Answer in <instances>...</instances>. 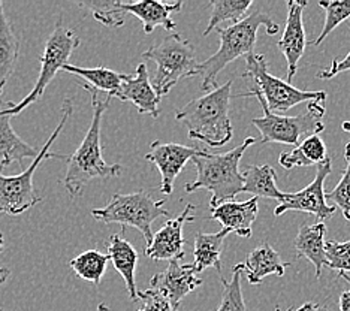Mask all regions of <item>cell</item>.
Wrapping results in <instances>:
<instances>
[{
    "label": "cell",
    "instance_id": "24",
    "mask_svg": "<svg viewBox=\"0 0 350 311\" xmlns=\"http://www.w3.org/2000/svg\"><path fill=\"white\" fill-rule=\"evenodd\" d=\"M20 57V38L15 35L12 24L8 21L3 3L0 2V94L11 78Z\"/></svg>",
    "mask_w": 350,
    "mask_h": 311
},
{
    "label": "cell",
    "instance_id": "43",
    "mask_svg": "<svg viewBox=\"0 0 350 311\" xmlns=\"http://www.w3.org/2000/svg\"><path fill=\"white\" fill-rule=\"evenodd\" d=\"M275 311H282V310H280V308H275ZM289 311H291V310H289Z\"/></svg>",
    "mask_w": 350,
    "mask_h": 311
},
{
    "label": "cell",
    "instance_id": "14",
    "mask_svg": "<svg viewBox=\"0 0 350 311\" xmlns=\"http://www.w3.org/2000/svg\"><path fill=\"white\" fill-rule=\"evenodd\" d=\"M180 260L181 259L171 260L168 268L162 273H157L150 280L151 289L161 292L177 308H180L181 301L190 292L196 290L202 284V280L198 277L192 263L183 265Z\"/></svg>",
    "mask_w": 350,
    "mask_h": 311
},
{
    "label": "cell",
    "instance_id": "18",
    "mask_svg": "<svg viewBox=\"0 0 350 311\" xmlns=\"http://www.w3.org/2000/svg\"><path fill=\"white\" fill-rule=\"evenodd\" d=\"M238 265H240L243 274L247 277V282L253 286H258L268 275L283 277L289 263L283 262L280 254L268 243H262L249 253L247 259L243 263H238Z\"/></svg>",
    "mask_w": 350,
    "mask_h": 311
},
{
    "label": "cell",
    "instance_id": "41",
    "mask_svg": "<svg viewBox=\"0 0 350 311\" xmlns=\"http://www.w3.org/2000/svg\"><path fill=\"white\" fill-rule=\"evenodd\" d=\"M3 245H5V238H3V234L0 232V253L3 250Z\"/></svg>",
    "mask_w": 350,
    "mask_h": 311
},
{
    "label": "cell",
    "instance_id": "25",
    "mask_svg": "<svg viewBox=\"0 0 350 311\" xmlns=\"http://www.w3.org/2000/svg\"><path fill=\"white\" fill-rule=\"evenodd\" d=\"M328 159L326 146L319 135H312L302 139L298 147L292 151H284L278 157V163L284 170H293V167H307V166H319Z\"/></svg>",
    "mask_w": 350,
    "mask_h": 311
},
{
    "label": "cell",
    "instance_id": "15",
    "mask_svg": "<svg viewBox=\"0 0 350 311\" xmlns=\"http://www.w3.org/2000/svg\"><path fill=\"white\" fill-rule=\"evenodd\" d=\"M114 96L123 102H132L139 114H148L153 118L161 114L162 98L151 84L146 63H139L135 75L123 74V83Z\"/></svg>",
    "mask_w": 350,
    "mask_h": 311
},
{
    "label": "cell",
    "instance_id": "2",
    "mask_svg": "<svg viewBox=\"0 0 350 311\" xmlns=\"http://www.w3.org/2000/svg\"><path fill=\"white\" fill-rule=\"evenodd\" d=\"M256 142V138H245L240 146L226 151V153H206L201 150L192 162L196 166V180L186 185L187 193L196 190H208L211 193L210 208L220 204L234 201L238 193H243L244 174L240 171L243 154L250 146Z\"/></svg>",
    "mask_w": 350,
    "mask_h": 311
},
{
    "label": "cell",
    "instance_id": "5",
    "mask_svg": "<svg viewBox=\"0 0 350 311\" xmlns=\"http://www.w3.org/2000/svg\"><path fill=\"white\" fill-rule=\"evenodd\" d=\"M241 98H247V96H254L264 108V117L253 118L252 124L256 127L260 133V142H278L286 144V146H299L302 138H308L312 135H319L323 129L325 124L322 118L325 116V102L326 98L317 99L313 102H308L306 113L298 116H280L274 114L267 107L264 96L256 89L252 87L247 93L238 94Z\"/></svg>",
    "mask_w": 350,
    "mask_h": 311
},
{
    "label": "cell",
    "instance_id": "20",
    "mask_svg": "<svg viewBox=\"0 0 350 311\" xmlns=\"http://www.w3.org/2000/svg\"><path fill=\"white\" fill-rule=\"evenodd\" d=\"M122 6L127 14H132L135 17L139 18V21L142 23V29H144V33L150 35L153 33L156 27L174 30L175 23L171 18V15L181 11L183 2L168 5L163 2H157V0H141V2L133 3L123 2Z\"/></svg>",
    "mask_w": 350,
    "mask_h": 311
},
{
    "label": "cell",
    "instance_id": "17",
    "mask_svg": "<svg viewBox=\"0 0 350 311\" xmlns=\"http://www.w3.org/2000/svg\"><path fill=\"white\" fill-rule=\"evenodd\" d=\"M211 220L221 223L224 229L234 232L241 238L252 236V226L259 213V198H250L249 201H228L219 206L210 208Z\"/></svg>",
    "mask_w": 350,
    "mask_h": 311
},
{
    "label": "cell",
    "instance_id": "33",
    "mask_svg": "<svg viewBox=\"0 0 350 311\" xmlns=\"http://www.w3.org/2000/svg\"><path fill=\"white\" fill-rule=\"evenodd\" d=\"M326 259L328 268L338 271L341 277H346L350 273V241H326Z\"/></svg>",
    "mask_w": 350,
    "mask_h": 311
},
{
    "label": "cell",
    "instance_id": "9",
    "mask_svg": "<svg viewBox=\"0 0 350 311\" xmlns=\"http://www.w3.org/2000/svg\"><path fill=\"white\" fill-rule=\"evenodd\" d=\"M79 44H81V41L74 33V30L63 26V21L60 18L51 31V35L46 39L44 54L39 57V60H41V69H39V77L33 89L21 102L6 103L5 108L0 109V114L14 117L30 107L31 103L41 100L46 87L53 81V78L57 75V72L68 65L70 55L75 51V48L79 46Z\"/></svg>",
    "mask_w": 350,
    "mask_h": 311
},
{
    "label": "cell",
    "instance_id": "28",
    "mask_svg": "<svg viewBox=\"0 0 350 311\" xmlns=\"http://www.w3.org/2000/svg\"><path fill=\"white\" fill-rule=\"evenodd\" d=\"M109 260L111 259L108 256V253L103 254L98 250H87L83 252L81 254H78L77 258L70 259L69 265L79 278L90 282L94 286H99Z\"/></svg>",
    "mask_w": 350,
    "mask_h": 311
},
{
    "label": "cell",
    "instance_id": "42",
    "mask_svg": "<svg viewBox=\"0 0 350 311\" xmlns=\"http://www.w3.org/2000/svg\"><path fill=\"white\" fill-rule=\"evenodd\" d=\"M98 311H109V308H108L107 304H99L98 306Z\"/></svg>",
    "mask_w": 350,
    "mask_h": 311
},
{
    "label": "cell",
    "instance_id": "40",
    "mask_svg": "<svg viewBox=\"0 0 350 311\" xmlns=\"http://www.w3.org/2000/svg\"><path fill=\"white\" fill-rule=\"evenodd\" d=\"M11 275V271L8 269V268H0V284H3L6 280H8V277Z\"/></svg>",
    "mask_w": 350,
    "mask_h": 311
},
{
    "label": "cell",
    "instance_id": "37",
    "mask_svg": "<svg viewBox=\"0 0 350 311\" xmlns=\"http://www.w3.org/2000/svg\"><path fill=\"white\" fill-rule=\"evenodd\" d=\"M338 307L340 311H350V290L341 293V297L338 299Z\"/></svg>",
    "mask_w": 350,
    "mask_h": 311
},
{
    "label": "cell",
    "instance_id": "26",
    "mask_svg": "<svg viewBox=\"0 0 350 311\" xmlns=\"http://www.w3.org/2000/svg\"><path fill=\"white\" fill-rule=\"evenodd\" d=\"M277 174L269 165H250L244 172L243 193H252L254 198L275 199L280 202L284 198V191L275 185Z\"/></svg>",
    "mask_w": 350,
    "mask_h": 311
},
{
    "label": "cell",
    "instance_id": "23",
    "mask_svg": "<svg viewBox=\"0 0 350 311\" xmlns=\"http://www.w3.org/2000/svg\"><path fill=\"white\" fill-rule=\"evenodd\" d=\"M230 232L228 229H221L216 234H202L195 235L193 245V268L196 274L204 273L205 269L214 268L221 274V250H224L225 239Z\"/></svg>",
    "mask_w": 350,
    "mask_h": 311
},
{
    "label": "cell",
    "instance_id": "6",
    "mask_svg": "<svg viewBox=\"0 0 350 311\" xmlns=\"http://www.w3.org/2000/svg\"><path fill=\"white\" fill-rule=\"evenodd\" d=\"M72 100L65 99L62 103V120L59 126L55 127L51 137L46 139V142L39 150V154L35 159L31 165L27 167L26 171H23L18 175H11V177H6L0 171V213L10 214V215H20L23 213L29 211L31 206H35L39 201H41V196L38 195V191L33 187V175L38 170V166L42 163L45 159H62V161H68V156H57L55 153H51L50 148L57 139L60 132L65 127L68 118L72 116Z\"/></svg>",
    "mask_w": 350,
    "mask_h": 311
},
{
    "label": "cell",
    "instance_id": "34",
    "mask_svg": "<svg viewBox=\"0 0 350 311\" xmlns=\"http://www.w3.org/2000/svg\"><path fill=\"white\" fill-rule=\"evenodd\" d=\"M326 199L336 204L337 208L343 213L345 219L350 220V162H347L346 171L337 187L329 191V193H326Z\"/></svg>",
    "mask_w": 350,
    "mask_h": 311
},
{
    "label": "cell",
    "instance_id": "36",
    "mask_svg": "<svg viewBox=\"0 0 350 311\" xmlns=\"http://www.w3.org/2000/svg\"><path fill=\"white\" fill-rule=\"evenodd\" d=\"M350 70V53L346 55L345 59H334L332 60V66L326 70H321L319 74H317V78L319 79H331L334 77H337L341 72H346Z\"/></svg>",
    "mask_w": 350,
    "mask_h": 311
},
{
    "label": "cell",
    "instance_id": "7",
    "mask_svg": "<svg viewBox=\"0 0 350 311\" xmlns=\"http://www.w3.org/2000/svg\"><path fill=\"white\" fill-rule=\"evenodd\" d=\"M142 59L156 63V74L151 77V84L161 98L168 94L181 79L200 75L193 44L177 33L166 36L161 44L148 48L142 53Z\"/></svg>",
    "mask_w": 350,
    "mask_h": 311
},
{
    "label": "cell",
    "instance_id": "39",
    "mask_svg": "<svg viewBox=\"0 0 350 311\" xmlns=\"http://www.w3.org/2000/svg\"><path fill=\"white\" fill-rule=\"evenodd\" d=\"M343 129L350 133V122H345L343 123ZM345 157H346L347 162H350V142L347 144L346 148H345Z\"/></svg>",
    "mask_w": 350,
    "mask_h": 311
},
{
    "label": "cell",
    "instance_id": "38",
    "mask_svg": "<svg viewBox=\"0 0 350 311\" xmlns=\"http://www.w3.org/2000/svg\"><path fill=\"white\" fill-rule=\"evenodd\" d=\"M295 311H328L323 306L317 304V302H306L304 306H301Z\"/></svg>",
    "mask_w": 350,
    "mask_h": 311
},
{
    "label": "cell",
    "instance_id": "35",
    "mask_svg": "<svg viewBox=\"0 0 350 311\" xmlns=\"http://www.w3.org/2000/svg\"><path fill=\"white\" fill-rule=\"evenodd\" d=\"M138 298L142 301V307L138 311H180V308L174 307L161 292L151 287L146 292H139Z\"/></svg>",
    "mask_w": 350,
    "mask_h": 311
},
{
    "label": "cell",
    "instance_id": "29",
    "mask_svg": "<svg viewBox=\"0 0 350 311\" xmlns=\"http://www.w3.org/2000/svg\"><path fill=\"white\" fill-rule=\"evenodd\" d=\"M250 6L252 0H213L211 17L204 30V36H208L220 23H240Z\"/></svg>",
    "mask_w": 350,
    "mask_h": 311
},
{
    "label": "cell",
    "instance_id": "44",
    "mask_svg": "<svg viewBox=\"0 0 350 311\" xmlns=\"http://www.w3.org/2000/svg\"><path fill=\"white\" fill-rule=\"evenodd\" d=\"M0 311H3V308H2V307H0Z\"/></svg>",
    "mask_w": 350,
    "mask_h": 311
},
{
    "label": "cell",
    "instance_id": "22",
    "mask_svg": "<svg viewBox=\"0 0 350 311\" xmlns=\"http://www.w3.org/2000/svg\"><path fill=\"white\" fill-rule=\"evenodd\" d=\"M10 116L0 114V171L10 166L12 162L25 165L27 159L38 157L39 151L23 141L11 126Z\"/></svg>",
    "mask_w": 350,
    "mask_h": 311
},
{
    "label": "cell",
    "instance_id": "30",
    "mask_svg": "<svg viewBox=\"0 0 350 311\" xmlns=\"http://www.w3.org/2000/svg\"><path fill=\"white\" fill-rule=\"evenodd\" d=\"M118 0H92V2H79L78 5L90 10L93 17L103 26L122 27L126 23L127 12Z\"/></svg>",
    "mask_w": 350,
    "mask_h": 311
},
{
    "label": "cell",
    "instance_id": "1",
    "mask_svg": "<svg viewBox=\"0 0 350 311\" xmlns=\"http://www.w3.org/2000/svg\"><path fill=\"white\" fill-rule=\"evenodd\" d=\"M85 92L90 93L93 118L89 131H87L83 142L75 150L72 156L68 159V170L63 178V186L68 193L77 198L83 193V189L93 180H107L118 177L122 174L123 166L118 163L109 165L103 161L102 151V117L111 103V96L107 94L105 100L99 99V90L93 89L92 85L79 83Z\"/></svg>",
    "mask_w": 350,
    "mask_h": 311
},
{
    "label": "cell",
    "instance_id": "4",
    "mask_svg": "<svg viewBox=\"0 0 350 311\" xmlns=\"http://www.w3.org/2000/svg\"><path fill=\"white\" fill-rule=\"evenodd\" d=\"M259 27H265V31L269 36L278 33V29H280L278 24H275V21L262 10L252 12L240 23L230 24L225 29H217L220 36L219 50L198 66V74L202 75L204 92L217 89V75L229 63H232L238 57H243V55L247 57V55L253 54Z\"/></svg>",
    "mask_w": 350,
    "mask_h": 311
},
{
    "label": "cell",
    "instance_id": "32",
    "mask_svg": "<svg viewBox=\"0 0 350 311\" xmlns=\"http://www.w3.org/2000/svg\"><path fill=\"white\" fill-rule=\"evenodd\" d=\"M319 5L325 10V24L321 35L314 41L310 42V45L314 46L321 45L334 29L350 18V0H340V2H329V0L323 2L322 0Z\"/></svg>",
    "mask_w": 350,
    "mask_h": 311
},
{
    "label": "cell",
    "instance_id": "31",
    "mask_svg": "<svg viewBox=\"0 0 350 311\" xmlns=\"http://www.w3.org/2000/svg\"><path fill=\"white\" fill-rule=\"evenodd\" d=\"M241 277L243 271L238 263L232 268V278L229 282L220 275V282L224 284V295H221V302L216 311H247L243 298Z\"/></svg>",
    "mask_w": 350,
    "mask_h": 311
},
{
    "label": "cell",
    "instance_id": "11",
    "mask_svg": "<svg viewBox=\"0 0 350 311\" xmlns=\"http://www.w3.org/2000/svg\"><path fill=\"white\" fill-rule=\"evenodd\" d=\"M332 172V162L328 157L325 162L317 166L314 180L307 187L297 193H286L274 210V215L278 217L288 211H302L316 215L319 220L331 219L337 211L336 205L326 204L325 180Z\"/></svg>",
    "mask_w": 350,
    "mask_h": 311
},
{
    "label": "cell",
    "instance_id": "12",
    "mask_svg": "<svg viewBox=\"0 0 350 311\" xmlns=\"http://www.w3.org/2000/svg\"><path fill=\"white\" fill-rule=\"evenodd\" d=\"M196 205L187 204L178 217L168 219L165 225L153 235V241L146 247V254L153 260H174L185 258L186 239L183 236V228L186 223L195 221L193 211Z\"/></svg>",
    "mask_w": 350,
    "mask_h": 311
},
{
    "label": "cell",
    "instance_id": "8",
    "mask_svg": "<svg viewBox=\"0 0 350 311\" xmlns=\"http://www.w3.org/2000/svg\"><path fill=\"white\" fill-rule=\"evenodd\" d=\"M165 201H154L148 193L142 190L132 193H116L103 208L93 210L94 220L102 223H118L123 228H137L144 236L147 247L153 241L151 225L159 217H170V211L165 208Z\"/></svg>",
    "mask_w": 350,
    "mask_h": 311
},
{
    "label": "cell",
    "instance_id": "21",
    "mask_svg": "<svg viewBox=\"0 0 350 311\" xmlns=\"http://www.w3.org/2000/svg\"><path fill=\"white\" fill-rule=\"evenodd\" d=\"M326 225L323 221L308 225L304 223L298 230L295 238V250L298 258H306L313 263L316 269V277L322 275L323 267L328 265L326 259Z\"/></svg>",
    "mask_w": 350,
    "mask_h": 311
},
{
    "label": "cell",
    "instance_id": "16",
    "mask_svg": "<svg viewBox=\"0 0 350 311\" xmlns=\"http://www.w3.org/2000/svg\"><path fill=\"white\" fill-rule=\"evenodd\" d=\"M307 6V2H297V0H289L288 2V18H286V27L283 36L278 41V48L283 53L288 62V83L297 75L298 63L302 55H304L307 46V38L304 30V23H302V11Z\"/></svg>",
    "mask_w": 350,
    "mask_h": 311
},
{
    "label": "cell",
    "instance_id": "27",
    "mask_svg": "<svg viewBox=\"0 0 350 311\" xmlns=\"http://www.w3.org/2000/svg\"><path fill=\"white\" fill-rule=\"evenodd\" d=\"M62 70L68 72V74H74L81 77L85 83H89L93 89L99 92H105L111 98H114L116 92L120 89L123 83V74H118L116 70H111L108 68H81L74 65H65Z\"/></svg>",
    "mask_w": 350,
    "mask_h": 311
},
{
    "label": "cell",
    "instance_id": "19",
    "mask_svg": "<svg viewBox=\"0 0 350 311\" xmlns=\"http://www.w3.org/2000/svg\"><path fill=\"white\" fill-rule=\"evenodd\" d=\"M108 256L113 262L114 268L120 273L124 278L127 292H129V298L132 302H137L138 298V289L137 282H135V271L138 265V252L135 247L127 241L124 236V228L120 234H114L109 236L108 241Z\"/></svg>",
    "mask_w": 350,
    "mask_h": 311
},
{
    "label": "cell",
    "instance_id": "10",
    "mask_svg": "<svg viewBox=\"0 0 350 311\" xmlns=\"http://www.w3.org/2000/svg\"><path fill=\"white\" fill-rule=\"evenodd\" d=\"M243 77L252 79L253 87H256L262 93L267 107L274 114L286 113L302 102H313L328 96L326 92L299 90L291 83L271 75L265 55L262 54L253 53L245 57V72Z\"/></svg>",
    "mask_w": 350,
    "mask_h": 311
},
{
    "label": "cell",
    "instance_id": "3",
    "mask_svg": "<svg viewBox=\"0 0 350 311\" xmlns=\"http://www.w3.org/2000/svg\"><path fill=\"white\" fill-rule=\"evenodd\" d=\"M232 81L217 87L201 98L186 103L175 113V118L187 127L189 138L201 141L208 147H221L234 137L229 117Z\"/></svg>",
    "mask_w": 350,
    "mask_h": 311
},
{
    "label": "cell",
    "instance_id": "13",
    "mask_svg": "<svg viewBox=\"0 0 350 311\" xmlns=\"http://www.w3.org/2000/svg\"><path fill=\"white\" fill-rule=\"evenodd\" d=\"M200 148L181 146L175 142L154 141L151 144V150L146 154V161L153 163L162 175L161 190L165 195H171L174 190V182L189 161L200 153Z\"/></svg>",
    "mask_w": 350,
    "mask_h": 311
}]
</instances>
